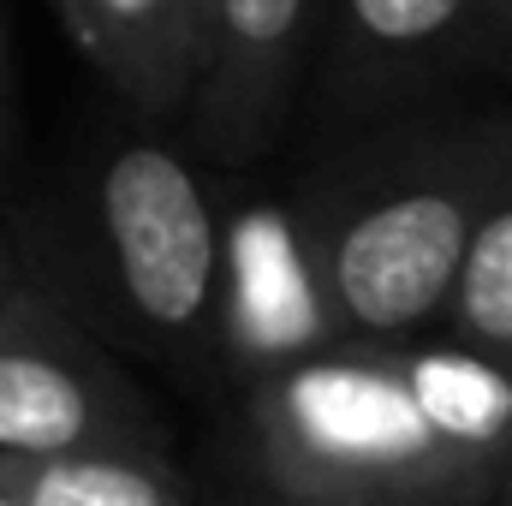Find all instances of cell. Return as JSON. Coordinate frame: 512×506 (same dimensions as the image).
I'll list each match as a JSON object with an SVG mask.
<instances>
[{"instance_id": "cell-7", "label": "cell", "mask_w": 512, "mask_h": 506, "mask_svg": "<svg viewBox=\"0 0 512 506\" xmlns=\"http://www.w3.org/2000/svg\"><path fill=\"white\" fill-rule=\"evenodd\" d=\"M90 66L137 114H179L197 102L209 0H60Z\"/></svg>"}, {"instance_id": "cell-9", "label": "cell", "mask_w": 512, "mask_h": 506, "mask_svg": "<svg viewBox=\"0 0 512 506\" xmlns=\"http://www.w3.org/2000/svg\"><path fill=\"white\" fill-rule=\"evenodd\" d=\"M447 334L453 346L512 370V149L477 215L471 251H465L453 304H447Z\"/></svg>"}, {"instance_id": "cell-10", "label": "cell", "mask_w": 512, "mask_h": 506, "mask_svg": "<svg viewBox=\"0 0 512 506\" xmlns=\"http://www.w3.org/2000/svg\"><path fill=\"white\" fill-rule=\"evenodd\" d=\"M0 489L24 506H185L155 453H72V459H0Z\"/></svg>"}, {"instance_id": "cell-8", "label": "cell", "mask_w": 512, "mask_h": 506, "mask_svg": "<svg viewBox=\"0 0 512 506\" xmlns=\"http://www.w3.org/2000/svg\"><path fill=\"white\" fill-rule=\"evenodd\" d=\"M405 381L429 423L465 447L471 459L495 465L507 477L512 459V370L465 352V346H399Z\"/></svg>"}, {"instance_id": "cell-12", "label": "cell", "mask_w": 512, "mask_h": 506, "mask_svg": "<svg viewBox=\"0 0 512 506\" xmlns=\"http://www.w3.org/2000/svg\"><path fill=\"white\" fill-rule=\"evenodd\" d=\"M501 506H512V459H507V477H501Z\"/></svg>"}, {"instance_id": "cell-4", "label": "cell", "mask_w": 512, "mask_h": 506, "mask_svg": "<svg viewBox=\"0 0 512 506\" xmlns=\"http://www.w3.org/2000/svg\"><path fill=\"white\" fill-rule=\"evenodd\" d=\"M512 78V0H328L316 84L340 114Z\"/></svg>"}, {"instance_id": "cell-3", "label": "cell", "mask_w": 512, "mask_h": 506, "mask_svg": "<svg viewBox=\"0 0 512 506\" xmlns=\"http://www.w3.org/2000/svg\"><path fill=\"white\" fill-rule=\"evenodd\" d=\"M96 233L120 304L155 346H185L215 328L227 298V233L179 149L120 137L96 167Z\"/></svg>"}, {"instance_id": "cell-2", "label": "cell", "mask_w": 512, "mask_h": 506, "mask_svg": "<svg viewBox=\"0 0 512 506\" xmlns=\"http://www.w3.org/2000/svg\"><path fill=\"white\" fill-rule=\"evenodd\" d=\"M256 453L298 506H495L501 471L453 447L417 405L399 346H316L251 399Z\"/></svg>"}, {"instance_id": "cell-13", "label": "cell", "mask_w": 512, "mask_h": 506, "mask_svg": "<svg viewBox=\"0 0 512 506\" xmlns=\"http://www.w3.org/2000/svg\"><path fill=\"white\" fill-rule=\"evenodd\" d=\"M0 506H24V501H12V495H6V489H0Z\"/></svg>"}, {"instance_id": "cell-14", "label": "cell", "mask_w": 512, "mask_h": 506, "mask_svg": "<svg viewBox=\"0 0 512 506\" xmlns=\"http://www.w3.org/2000/svg\"><path fill=\"white\" fill-rule=\"evenodd\" d=\"M0 304H6V292H0Z\"/></svg>"}, {"instance_id": "cell-1", "label": "cell", "mask_w": 512, "mask_h": 506, "mask_svg": "<svg viewBox=\"0 0 512 506\" xmlns=\"http://www.w3.org/2000/svg\"><path fill=\"white\" fill-rule=\"evenodd\" d=\"M507 149L512 120H447L387 131L328 167L298 239L346 346H411V334L447 322Z\"/></svg>"}, {"instance_id": "cell-5", "label": "cell", "mask_w": 512, "mask_h": 506, "mask_svg": "<svg viewBox=\"0 0 512 506\" xmlns=\"http://www.w3.org/2000/svg\"><path fill=\"white\" fill-rule=\"evenodd\" d=\"M155 453L143 411L90 340H78L36 292L0 304V459Z\"/></svg>"}, {"instance_id": "cell-11", "label": "cell", "mask_w": 512, "mask_h": 506, "mask_svg": "<svg viewBox=\"0 0 512 506\" xmlns=\"http://www.w3.org/2000/svg\"><path fill=\"white\" fill-rule=\"evenodd\" d=\"M6 84H12V66H6V6H0V149H6Z\"/></svg>"}, {"instance_id": "cell-6", "label": "cell", "mask_w": 512, "mask_h": 506, "mask_svg": "<svg viewBox=\"0 0 512 506\" xmlns=\"http://www.w3.org/2000/svg\"><path fill=\"white\" fill-rule=\"evenodd\" d=\"M328 0H209L203 84L191 126L227 167L251 161L280 131L298 78L316 66Z\"/></svg>"}]
</instances>
